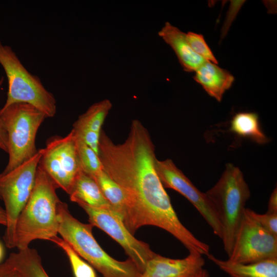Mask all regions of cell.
Listing matches in <instances>:
<instances>
[{
	"instance_id": "cell-1",
	"label": "cell",
	"mask_w": 277,
	"mask_h": 277,
	"mask_svg": "<svg viewBox=\"0 0 277 277\" xmlns=\"http://www.w3.org/2000/svg\"><path fill=\"white\" fill-rule=\"evenodd\" d=\"M103 169L124 191L129 203L126 228L133 235L140 227L161 228L177 239L189 253L207 255L209 246L181 222L155 170V147L147 129L132 121L122 144H115L102 130L98 154Z\"/></svg>"
},
{
	"instance_id": "cell-2",
	"label": "cell",
	"mask_w": 277,
	"mask_h": 277,
	"mask_svg": "<svg viewBox=\"0 0 277 277\" xmlns=\"http://www.w3.org/2000/svg\"><path fill=\"white\" fill-rule=\"evenodd\" d=\"M56 187L46 172L37 167L35 184L16 223L15 246L18 250L35 240H48L58 233V206L61 200Z\"/></svg>"
},
{
	"instance_id": "cell-3",
	"label": "cell",
	"mask_w": 277,
	"mask_h": 277,
	"mask_svg": "<svg viewBox=\"0 0 277 277\" xmlns=\"http://www.w3.org/2000/svg\"><path fill=\"white\" fill-rule=\"evenodd\" d=\"M58 213V233L102 277H141L142 272L130 259L120 261L106 252L93 235V226L73 217L67 204L61 201Z\"/></svg>"
},
{
	"instance_id": "cell-4",
	"label": "cell",
	"mask_w": 277,
	"mask_h": 277,
	"mask_svg": "<svg viewBox=\"0 0 277 277\" xmlns=\"http://www.w3.org/2000/svg\"><path fill=\"white\" fill-rule=\"evenodd\" d=\"M205 193L222 225V240L224 250L229 256L246 203L250 196L248 186L241 170L228 163L217 183Z\"/></svg>"
},
{
	"instance_id": "cell-5",
	"label": "cell",
	"mask_w": 277,
	"mask_h": 277,
	"mask_svg": "<svg viewBox=\"0 0 277 277\" xmlns=\"http://www.w3.org/2000/svg\"><path fill=\"white\" fill-rule=\"evenodd\" d=\"M46 115L31 105L18 103L3 106L0 122L8 138V162L4 172L11 171L35 155L37 132Z\"/></svg>"
},
{
	"instance_id": "cell-6",
	"label": "cell",
	"mask_w": 277,
	"mask_h": 277,
	"mask_svg": "<svg viewBox=\"0 0 277 277\" xmlns=\"http://www.w3.org/2000/svg\"><path fill=\"white\" fill-rule=\"evenodd\" d=\"M0 64L7 77L8 90L4 106L24 103L35 107L46 117L56 112V102L53 94L44 86L39 78L30 73L16 53L0 40Z\"/></svg>"
},
{
	"instance_id": "cell-7",
	"label": "cell",
	"mask_w": 277,
	"mask_h": 277,
	"mask_svg": "<svg viewBox=\"0 0 277 277\" xmlns=\"http://www.w3.org/2000/svg\"><path fill=\"white\" fill-rule=\"evenodd\" d=\"M42 153L43 148L16 168L0 174V197L4 201L7 216L3 239L9 248L15 247L16 221L33 190Z\"/></svg>"
},
{
	"instance_id": "cell-8",
	"label": "cell",
	"mask_w": 277,
	"mask_h": 277,
	"mask_svg": "<svg viewBox=\"0 0 277 277\" xmlns=\"http://www.w3.org/2000/svg\"><path fill=\"white\" fill-rule=\"evenodd\" d=\"M39 165L57 188L69 193L81 169L73 129L64 137L55 136L47 141L46 147L43 148Z\"/></svg>"
},
{
	"instance_id": "cell-9",
	"label": "cell",
	"mask_w": 277,
	"mask_h": 277,
	"mask_svg": "<svg viewBox=\"0 0 277 277\" xmlns=\"http://www.w3.org/2000/svg\"><path fill=\"white\" fill-rule=\"evenodd\" d=\"M272 259H277V236L262 227L244 210L227 260L247 264Z\"/></svg>"
},
{
	"instance_id": "cell-10",
	"label": "cell",
	"mask_w": 277,
	"mask_h": 277,
	"mask_svg": "<svg viewBox=\"0 0 277 277\" xmlns=\"http://www.w3.org/2000/svg\"><path fill=\"white\" fill-rule=\"evenodd\" d=\"M77 204L87 214L89 224L101 229L118 243L128 258L143 272L148 261L156 254L149 245L136 239L114 210L95 208L82 203Z\"/></svg>"
},
{
	"instance_id": "cell-11",
	"label": "cell",
	"mask_w": 277,
	"mask_h": 277,
	"mask_svg": "<svg viewBox=\"0 0 277 277\" xmlns=\"http://www.w3.org/2000/svg\"><path fill=\"white\" fill-rule=\"evenodd\" d=\"M155 168L163 187L172 189L185 197L210 226L213 233L222 240V225L206 193L200 191L170 159H156Z\"/></svg>"
},
{
	"instance_id": "cell-12",
	"label": "cell",
	"mask_w": 277,
	"mask_h": 277,
	"mask_svg": "<svg viewBox=\"0 0 277 277\" xmlns=\"http://www.w3.org/2000/svg\"><path fill=\"white\" fill-rule=\"evenodd\" d=\"M202 255L189 253L184 259H174L156 254L149 260L141 277H194L203 269Z\"/></svg>"
},
{
	"instance_id": "cell-13",
	"label": "cell",
	"mask_w": 277,
	"mask_h": 277,
	"mask_svg": "<svg viewBox=\"0 0 277 277\" xmlns=\"http://www.w3.org/2000/svg\"><path fill=\"white\" fill-rule=\"evenodd\" d=\"M158 35L174 51L184 71L195 72L206 61L192 50L186 39V33L170 23H165Z\"/></svg>"
},
{
	"instance_id": "cell-14",
	"label": "cell",
	"mask_w": 277,
	"mask_h": 277,
	"mask_svg": "<svg viewBox=\"0 0 277 277\" xmlns=\"http://www.w3.org/2000/svg\"><path fill=\"white\" fill-rule=\"evenodd\" d=\"M193 79L219 102L234 81L233 76L227 70L208 61H205L196 70Z\"/></svg>"
},
{
	"instance_id": "cell-15",
	"label": "cell",
	"mask_w": 277,
	"mask_h": 277,
	"mask_svg": "<svg viewBox=\"0 0 277 277\" xmlns=\"http://www.w3.org/2000/svg\"><path fill=\"white\" fill-rule=\"evenodd\" d=\"M207 256L230 277H277V259L244 264L221 260L210 253Z\"/></svg>"
},
{
	"instance_id": "cell-16",
	"label": "cell",
	"mask_w": 277,
	"mask_h": 277,
	"mask_svg": "<svg viewBox=\"0 0 277 277\" xmlns=\"http://www.w3.org/2000/svg\"><path fill=\"white\" fill-rule=\"evenodd\" d=\"M68 194L71 201L76 203H82L95 208L114 210L104 196L94 180L82 169Z\"/></svg>"
},
{
	"instance_id": "cell-17",
	"label": "cell",
	"mask_w": 277,
	"mask_h": 277,
	"mask_svg": "<svg viewBox=\"0 0 277 277\" xmlns=\"http://www.w3.org/2000/svg\"><path fill=\"white\" fill-rule=\"evenodd\" d=\"M91 177L97 184L104 196L121 217L126 227L129 219L130 206L123 189L103 169Z\"/></svg>"
},
{
	"instance_id": "cell-18",
	"label": "cell",
	"mask_w": 277,
	"mask_h": 277,
	"mask_svg": "<svg viewBox=\"0 0 277 277\" xmlns=\"http://www.w3.org/2000/svg\"><path fill=\"white\" fill-rule=\"evenodd\" d=\"M6 262L16 270L21 277H49L37 251L29 247L11 253Z\"/></svg>"
},
{
	"instance_id": "cell-19",
	"label": "cell",
	"mask_w": 277,
	"mask_h": 277,
	"mask_svg": "<svg viewBox=\"0 0 277 277\" xmlns=\"http://www.w3.org/2000/svg\"><path fill=\"white\" fill-rule=\"evenodd\" d=\"M230 130L239 136L249 138L260 144L268 142V138L261 128L259 116L256 113H236L230 122Z\"/></svg>"
},
{
	"instance_id": "cell-20",
	"label": "cell",
	"mask_w": 277,
	"mask_h": 277,
	"mask_svg": "<svg viewBox=\"0 0 277 277\" xmlns=\"http://www.w3.org/2000/svg\"><path fill=\"white\" fill-rule=\"evenodd\" d=\"M112 107L111 102L105 99L90 106L73 125V128H85L101 133L103 124Z\"/></svg>"
},
{
	"instance_id": "cell-21",
	"label": "cell",
	"mask_w": 277,
	"mask_h": 277,
	"mask_svg": "<svg viewBox=\"0 0 277 277\" xmlns=\"http://www.w3.org/2000/svg\"><path fill=\"white\" fill-rule=\"evenodd\" d=\"M65 252L68 258L74 277H97L94 269L85 261L62 238L55 236L50 240Z\"/></svg>"
},
{
	"instance_id": "cell-22",
	"label": "cell",
	"mask_w": 277,
	"mask_h": 277,
	"mask_svg": "<svg viewBox=\"0 0 277 277\" xmlns=\"http://www.w3.org/2000/svg\"><path fill=\"white\" fill-rule=\"evenodd\" d=\"M75 136L77 154L81 169L86 173L92 176L103 169L102 163L95 151L76 135Z\"/></svg>"
},
{
	"instance_id": "cell-23",
	"label": "cell",
	"mask_w": 277,
	"mask_h": 277,
	"mask_svg": "<svg viewBox=\"0 0 277 277\" xmlns=\"http://www.w3.org/2000/svg\"><path fill=\"white\" fill-rule=\"evenodd\" d=\"M186 39L192 50L206 61L215 64L218 62L207 44L203 36L192 32L186 33Z\"/></svg>"
},
{
	"instance_id": "cell-24",
	"label": "cell",
	"mask_w": 277,
	"mask_h": 277,
	"mask_svg": "<svg viewBox=\"0 0 277 277\" xmlns=\"http://www.w3.org/2000/svg\"><path fill=\"white\" fill-rule=\"evenodd\" d=\"M245 211L264 229L277 236V213L259 214L249 208H245Z\"/></svg>"
},
{
	"instance_id": "cell-25",
	"label": "cell",
	"mask_w": 277,
	"mask_h": 277,
	"mask_svg": "<svg viewBox=\"0 0 277 277\" xmlns=\"http://www.w3.org/2000/svg\"><path fill=\"white\" fill-rule=\"evenodd\" d=\"M72 129L76 137L89 146L98 155L101 133L82 128H73Z\"/></svg>"
},
{
	"instance_id": "cell-26",
	"label": "cell",
	"mask_w": 277,
	"mask_h": 277,
	"mask_svg": "<svg viewBox=\"0 0 277 277\" xmlns=\"http://www.w3.org/2000/svg\"><path fill=\"white\" fill-rule=\"evenodd\" d=\"M0 277H21L18 271L7 262L0 264Z\"/></svg>"
},
{
	"instance_id": "cell-27",
	"label": "cell",
	"mask_w": 277,
	"mask_h": 277,
	"mask_svg": "<svg viewBox=\"0 0 277 277\" xmlns=\"http://www.w3.org/2000/svg\"><path fill=\"white\" fill-rule=\"evenodd\" d=\"M4 81V77L0 78V88ZM0 149L7 152L8 151V138L7 133L1 125L0 122Z\"/></svg>"
},
{
	"instance_id": "cell-28",
	"label": "cell",
	"mask_w": 277,
	"mask_h": 277,
	"mask_svg": "<svg viewBox=\"0 0 277 277\" xmlns=\"http://www.w3.org/2000/svg\"><path fill=\"white\" fill-rule=\"evenodd\" d=\"M267 212L277 213V190L275 188L272 192L268 204Z\"/></svg>"
},
{
	"instance_id": "cell-29",
	"label": "cell",
	"mask_w": 277,
	"mask_h": 277,
	"mask_svg": "<svg viewBox=\"0 0 277 277\" xmlns=\"http://www.w3.org/2000/svg\"><path fill=\"white\" fill-rule=\"evenodd\" d=\"M244 1H242L235 8V9L238 7V6H242V5L243 4V3H244ZM231 5L230 6L231 8H232V10L231 9V8L229 9V11H228V18H227L226 19V23H225L224 24V27H223V35H224V34H225L226 33V32H227V28L229 26L230 24H229V22L230 21H231V17L232 16L233 18L234 17L235 15H236V14L237 13V12L239 11V9H236L235 10H234V11L233 10V1H231Z\"/></svg>"
},
{
	"instance_id": "cell-30",
	"label": "cell",
	"mask_w": 277,
	"mask_h": 277,
	"mask_svg": "<svg viewBox=\"0 0 277 277\" xmlns=\"http://www.w3.org/2000/svg\"><path fill=\"white\" fill-rule=\"evenodd\" d=\"M0 224L6 226L7 216L5 209L0 206Z\"/></svg>"
},
{
	"instance_id": "cell-31",
	"label": "cell",
	"mask_w": 277,
	"mask_h": 277,
	"mask_svg": "<svg viewBox=\"0 0 277 277\" xmlns=\"http://www.w3.org/2000/svg\"><path fill=\"white\" fill-rule=\"evenodd\" d=\"M194 277H210L208 271L204 268L196 275Z\"/></svg>"
},
{
	"instance_id": "cell-32",
	"label": "cell",
	"mask_w": 277,
	"mask_h": 277,
	"mask_svg": "<svg viewBox=\"0 0 277 277\" xmlns=\"http://www.w3.org/2000/svg\"><path fill=\"white\" fill-rule=\"evenodd\" d=\"M4 255V249L2 245L0 243V261L2 260Z\"/></svg>"
},
{
	"instance_id": "cell-33",
	"label": "cell",
	"mask_w": 277,
	"mask_h": 277,
	"mask_svg": "<svg viewBox=\"0 0 277 277\" xmlns=\"http://www.w3.org/2000/svg\"><path fill=\"white\" fill-rule=\"evenodd\" d=\"M0 199H1V197H0Z\"/></svg>"
}]
</instances>
